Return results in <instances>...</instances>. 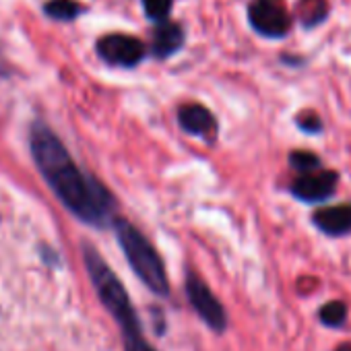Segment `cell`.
Segmentation results:
<instances>
[{
  "mask_svg": "<svg viewBox=\"0 0 351 351\" xmlns=\"http://www.w3.org/2000/svg\"><path fill=\"white\" fill-rule=\"evenodd\" d=\"M337 351H351V343H343L337 347Z\"/></svg>",
  "mask_w": 351,
  "mask_h": 351,
  "instance_id": "e0dca14e",
  "label": "cell"
},
{
  "mask_svg": "<svg viewBox=\"0 0 351 351\" xmlns=\"http://www.w3.org/2000/svg\"><path fill=\"white\" fill-rule=\"evenodd\" d=\"M184 44V32L178 23L161 21L151 34V52L155 58L173 56Z\"/></svg>",
  "mask_w": 351,
  "mask_h": 351,
  "instance_id": "ba28073f",
  "label": "cell"
},
{
  "mask_svg": "<svg viewBox=\"0 0 351 351\" xmlns=\"http://www.w3.org/2000/svg\"><path fill=\"white\" fill-rule=\"evenodd\" d=\"M178 122L186 132H191L195 136H209L211 138L217 132V122H215L213 114L201 104H184V106H180Z\"/></svg>",
  "mask_w": 351,
  "mask_h": 351,
  "instance_id": "52a82bcc",
  "label": "cell"
},
{
  "mask_svg": "<svg viewBox=\"0 0 351 351\" xmlns=\"http://www.w3.org/2000/svg\"><path fill=\"white\" fill-rule=\"evenodd\" d=\"M97 54L101 60H106L112 66L132 69L145 58L147 50H145V44L132 36L110 34L97 42Z\"/></svg>",
  "mask_w": 351,
  "mask_h": 351,
  "instance_id": "5b68a950",
  "label": "cell"
},
{
  "mask_svg": "<svg viewBox=\"0 0 351 351\" xmlns=\"http://www.w3.org/2000/svg\"><path fill=\"white\" fill-rule=\"evenodd\" d=\"M298 15L306 27H314L326 17V3L324 0H300Z\"/></svg>",
  "mask_w": 351,
  "mask_h": 351,
  "instance_id": "8fae6325",
  "label": "cell"
},
{
  "mask_svg": "<svg viewBox=\"0 0 351 351\" xmlns=\"http://www.w3.org/2000/svg\"><path fill=\"white\" fill-rule=\"evenodd\" d=\"M339 173L330 169L308 171L291 182V195L304 203H322L330 199L337 191Z\"/></svg>",
  "mask_w": 351,
  "mask_h": 351,
  "instance_id": "8992f818",
  "label": "cell"
},
{
  "mask_svg": "<svg viewBox=\"0 0 351 351\" xmlns=\"http://www.w3.org/2000/svg\"><path fill=\"white\" fill-rule=\"evenodd\" d=\"M312 221L326 236H347L351 234V203L320 209L314 213Z\"/></svg>",
  "mask_w": 351,
  "mask_h": 351,
  "instance_id": "9c48e42d",
  "label": "cell"
},
{
  "mask_svg": "<svg viewBox=\"0 0 351 351\" xmlns=\"http://www.w3.org/2000/svg\"><path fill=\"white\" fill-rule=\"evenodd\" d=\"M289 165L298 171H316L320 167V157L310 151H291L289 153Z\"/></svg>",
  "mask_w": 351,
  "mask_h": 351,
  "instance_id": "5bb4252c",
  "label": "cell"
},
{
  "mask_svg": "<svg viewBox=\"0 0 351 351\" xmlns=\"http://www.w3.org/2000/svg\"><path fill=\"white\" fill-rule=\"evenodd\" d=\"M46 15H50L52 19L58 21H73L77 15H81V5L75 3V0H50V3L44 7Z\"/></svg>",
  "mask_w": 351,
  "mask_h": 351,
  "instance_id": "7c38bea8",
  "label": "cell"
},
{
  "mask_svg": "<svg viewBox=\"0 0 351 351\" xmlns=\"http://www.w3.org/2000/svg\"><path fill=\"white\" fill-rule=\"evenodd\" d=\"M248 19L252 29L265 38H283L291 27V17L281 0H254L248 7Z\"/></svg>",
  "mask_w": 351,
  "mask_h": 351,
  "instance_id": "3957f363",
  "label": "cell"
},
{
  "mask_svg": "<svg viewBox=\"0 0 351 351\" xmlns=\"http://www.w3.org/2000/svg\"><path fill=\"white\" fill-rule=\"evenodd\" d=\"M116 238L120 242V248L134 271V275L159 298L169 295V281L163 267V261L159 252L153 248V244L126 219H114Z\"/></svg>",
  "mask_w": 351,
  "mask_h": 351,
  "instance_id": "7a4b0ae2",
  "label": "cell"
},
{
  "mask_svg": "<svg viewBox=\"0 0 351 351\" xmlns=\"http://www.w3.org/2000/svg\"><path fill=\"white\" fill-rule=\"evenodd\" d=\"M298 126L304 130V132H310V134H318L322 130V122L318 116L310 114V116H304V118H298Z\"/></svg>",
  "mask_w": 351,
  "mask_h": 351,
  "instance_id": "2e32d148",
  "label": "cell"
},
{
  "mask_svg": "<svg viewBox=\"0 0 351 351\" xmlns=\"http://www.w3.org/2000/svg\"><path fill=\"white\" fill-rule=\"evenodd\" d=\"M116 322L120 324V330H122V337H124V347H126V351H155V349L147 343V339H145V335H143V328H141V322H138V318H136L134 308L128 310V312H124V314H120V316L116 318Z\"/></svg>",
  "mask_w": 351,
  "mask_h": 351,
  "instance_id": "30bf717a",
  "label": "cell"
},
{
  "mask_svg": "<svg viewBox=\"0 0 351 351\" xmlns=\"http://www.w3.org/2000/svg\"><path fill=\"white\" fill-rule=\"evenodd\" d=\"M143 9L151 21L161 23V21H167L171 13V0H143Z\"/></svg>",
  "mask_w": 351,
  "mask_h": 351,
  "instance_id": "9a60e30c",
  "label": "cell"
},
{
  "mask_svg": "<svg viewBox=\"0 0 351 351\" xmlns=\"http://www.w3.org/2000/svg\"><path fill=\"white\" fill-rule=\"evenodd\" d=\"M186 293H189V300H191L193 308L207 322V326L213 328L215 332H223L226 326H228V314H226L221 302L211 293V289L207 287V283L199 275L189 273V277H186Z\"/></svg>",
  "mask_w": 351,
  "mask_h": 351,
  "instance_id": "277c9868",
  "label": "cell"
},
{
  "mask_svg": "<svg viewBox=\"0 0 351 351\" xmlns=\"http://www.w3.org/2000/svg\"><path fill=\"white\" fill-rule=\"evenodd\" d=\"M32 153L46 182L73 215L95 228H106L114 219V197L77 167L66 147L46 124L38 122L34 126Z\"/></svg>",
  "mask_w": 351,
  "mask_h": 351,
  "instance_id": "6da1fadb",
  "label": "cell"
},
{
  "mask_svg": "<svg viewBox=\"0 0 351 351\" xmlns=\"http://www.w3.org/2000/svg\"><path fill=\"white\" fill-rule=\"evenodd\" d=\"M318 318L324 326H341L347 318V308L343 302H328L320 308Z\"/></svg>",
  "mask_w": 351,
  "mask_h": 351,
  "instance_id": "4fadbf2b",
  "label": "cell"
}]
</instances>
